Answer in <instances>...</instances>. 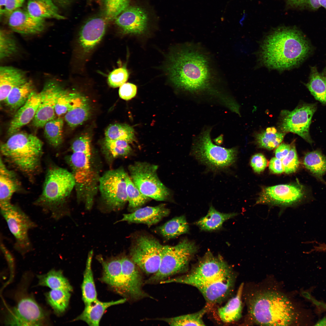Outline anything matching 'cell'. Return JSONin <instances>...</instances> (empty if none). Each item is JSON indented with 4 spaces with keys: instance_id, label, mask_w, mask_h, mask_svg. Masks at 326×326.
<instances>
[{
    "instance_id": "6da1fadb",
    "label": "cell",
    "mask_w": 326,
    "mask_h": 326,
    "mask_svg": "<svg viewBox=\"0 0 326 326\" xmlns=\"http://www.w3.org/2000/svg\"><path fill=\"white\" fill-rule=\"evenodd\" d=\"M311 46L295 27H282L271 32L262 45L261 58L266 66L278 69L295 67L308 55Z\"/></svg>"
},
{
    "instance_id": "7a4b0ae2",
    "label": "cell",
    "mask_w": 326,
    "mask_h": 326,
    "mask_svg": "<svg viewBox=\"0 0 326 326\" xmlns=\"http://www.w3.org/2000/svg\"><path fill=\"white\" fill-rule=\"evenodd\" d=\"M166 70L170 79L177 87L197 91L208 85L211 73L208 61L200 52L184 48L169 57Z\"/></svg>"
},
{
    "instance_id": "3957f363",
    "label": "cell",
    "mask_w": 326,
    "mask_h": 326,
    "mask_svg": "<svg viewBox=\"0 0 326 326\" xmlns=\"http://www.w3.org/2000/svg\"><path fill=\"white\" fill-rule=\"evenodd\" d=\"M248 307L252 319L260 325H289L297 318L291 302L278 291L266 290L251 294L248 298Z\"/></svg>"
},
{
    "instance_id": "277c9868",
    "label": "cell",
    "mask_w": 326,
    "mask_h": 326,
    "mask_svg": "<svg viewBox=\"0 0 326 326\" xmlns=\"http://www.w3.org/2000/svg\"><path fill=\"white\" fill-rule=\"evenodd\" d=\"M72 153L68 157L75 181L78 200L85 203V207L90 209L97 189L99 179L93 168L91 140L89 135L79 137L72 142Z\"/></svg>"
},
{
    "instance_id": "5b68a950",
    "label": "cell",
    "mask_w": 326,
    "mask_h": 326,
    "mask_svg": "<svg viewBox=\"0 0 326 326\" xmlns=\"http://www.w3.org/2000/svg\"><path fill=\"white\" fill-rule=\"evenodd\" d=\"M43 145V142L36 136L18 132L1 144L0 151L11 165L32 178L40 169Z\"/></svg>"
},
{
    "instance_id": "8992f818",
    "label": "cell",
    "mask_w": 326,
    "mask_h": 326,
    "mask_svg": "<svg viewBox=\"0 0 326 326\" xmlns=\"http://www.w3.org/2000/svg\"><path fill=\"white\" fill-rule=\"evenodd\" d=\"M75 186L72 172L51 164L47 169L42 192L34 204L59 220L66 213L64 205Z\"/></svg>"
},
{
    "instance_id": "52a82bcc",
    "label": "cell",
    "mask_w": 326,
    "mask_h": 326,
    "mask_svg": "<svg viewBox=\"0 0 326 326\" xmlns=\"http://www.w3.org/2000/svg\"><path fill=\"white\" fill-rule=\"evenodd\" d=\"M235 274L232 268L219 255L208 251L186 274L168 278L161 284L177 283L198 287L214 283Z\"/></svg>"
},
{
    "instance_id": "ba28073f",
    "label": "cell",
    "mask_w": 326,
    "mask_h": 326,
    "mask_svg": "<svg viewBox=\"0 0 326 326\" xmlns=\"http://www.w3.org/2000/svg\"><path fill=\"white\" fill-rule=\"evenodd\" d=\"M197 250L196 244L187 239L174 246H163L159 269L146 280V283H160L173 275L186 271Z\"/></svg>"
},
{
    "instance_id": "9c48e42d",
    "label": "cell",
    "mask_w": 326,
    "mask_h": 326,
    "mask_svg": "<svg viewBox=\"0 0 326 326\" xmlns=\"http://www.w3.org/2000/svg\"><path fill=\"white\" fill-rule=\"evenodd\" d=\"M235 148L227 149L214 144L210 130L204 131L196 140L191 154L203 164L214 171L226 169L235 162L237 155Z\"/></svg>"
},
{
    "instance_id": "30bf717a",
    "label": "cell",
    "mask_w": 326,
    "mask_h": 326,
    "mask_svg": "<svg viewBox=\"0 0 326 326\" xmlns=\"http://www.w3.org/2000/svg\"><path fill=\"white\" fill-rule=\"evenodd\" d=\"M158 168L157 165L139 161L128 167L131 180L143 194L157 201H165L170 191L158 178Z\"/></svg>"
},
{
    "instance_id": "8fae6325",
    "label": "cell",
    "mask_w": 326,
    "mask_h": 326,
    "mask_svg": "<svg viewBox=\"0 0 326 326\" xmlns=\"http://www.w3.org/2000/svg\"><path fill=\"white\" fill-rule=\"evenodd\" d=\"M1 214L14 237V249L22 255L31 251L32 245L29 231L37 227L36 223L17 205L11 203L0 207Z\"/></svg>"
},
{
    "instance_id": "7c38bea8",
    "label": "cell",
    "mask_w": 326,
    "mask_h": 326,
    "mask_svg": "<svg viewBox=\"0 0 326 326\" xmlns=\"http://www.w3.org/2000/svg\"><path fill=\"white\" fill-rule=\"evenodd\" d=\"M122 168L109 170L100 177L98 188L103 200L110 209L118 210L128 202L126 178Z\"/></svg>"
},
{
    "instance_id": "4fadbf2b",
    "label": "cell",
    "mask_w": 326,
    "mask_h": 326,
    "mask_svg": "<svg viewBox=\"0 0 326 326\" xmlns=\"http://www.w3.org/2000/svg\"><path fill=\"white\" fill-rule=\"evenodd\" d=\"M317 108L316 103H303L292 111L283 110L278 123L280 131L296 134L312 144L313 141L310 134L309 128Z\"/></svg>"
},
{
    "instance_id": "5bb4252c",
    "label": "cell",
    "mask_w": 326,
    "mask_h": 326,
    "mask_svg": "<svg viewBox=\"0 0 326 326\" xmlns=\"http://www.w3.org/2000/svg\"><path fill=\"white\" fill-rule=\"evenodd\" d=\"M163 245L156 239L146 236L139 237L131 250V260L147 274L153 275L161 264Z\"/></svg>"
},
{
    "instance_id": "9a60e30c",
    "label": "cell",
    "mask_w": 326,
    "mask_h": 326,
    "mask_svg": "<svg viewBox=\"0 0 326 326\" xmlns=\"http://www.w3.org/2000/svg\"><path fill=\"white\" fill-rule=\"evenodd\" d=\"M305 196L304 187L299 183L280 184L263 188L256 203L292 205L301 202Z\"/></svg>"
},
{
    "instance_id": "2e32d148",
    "label": "cell",
    "mask_w": 326,
    "mask_h": 326,
    "mask_svg": "<svg viewBox=\"0 0 326 326\" xmlns=\"http://www.w3.org/2000/svg\"><path fill=\"white\" fill-rule=\"evenodd\" d=\"M45 312L32 298L22 297L9 314L7 323L11 325L38 326L45 324Z\"/></svg>"
},
{
    "instance_id": "e0dca14e",
    "label": "cell",
    "mask_w": 326,
    "mask_h": 326,
    "mask_svg": "<svg viewBox=\"0 0 326 326\" xmlns=\"http://www.w3.org/2000/svg\"><path fill=\"white\" fill-rule=\"evenodd\" d=\"M150 19L148 12L144 8L139 5H130L114 21L123 34L138 35L147 31Z\"/></svg>"
},
{
    "instance_id": "ac0fdd59",
    "label": "cell",
    "mask_w": 326,
    "mask_h": 326,
    "mask_svg": "<svg viewBox=\"0 0 326 326\" xmlns=\"http://www.w3.org/2000/svg\"><path fill=\"white\" fill-rule=\"evenodd\" d=\"M63 89L56 80H51L45 83L40 92V102L32 120L34 126L37 128L43 127L47 122L56 117V103Z\"/></svg>"
},
{
    "instance_id": "d6986e66",
    "label": "cell",
    "mask_w": 326,
    "mask_h": 326,
    "mask_svg": "<svg viewBox=\"0 0 326 326\" xmlns=\"http://www.w3.org/2000/svg\"><path fill=\"white\" fill-rule=\"evenodd\" d=\"M108 23L101 14L90 18L83 24L80 31L78 43L83 54L89 53L101 40Z\"/></svg>"
},
{
    "instance_id": "ffe728a7",
    "label": "cell",
    "mask_w": 326,
    "mask_h": 326,
    "mask_svg": "<svg viewBox=\"0 0 326 326\" xmlns=\"http://www.w3.org/2000/svg\"><path fill=\"white\" fill-rule=\"evenodd\" d=\"M8 18L9 28L14 32L22 35L39 34L46 27L45 19L34 17L27 10L20 8L13 11Z\"/></svg>"
},
{
    "instance_id": "44dd1931",
    "label": "cell",
    "mask_w": 326,
    "mask_h": 326,
    "mask_svg": "<svg viewBox=\"0 0 326 326\" xmlns=\"http://www.w3.org/2000/svg\"><path fill=\"white\" fill-rule=\"evenodd\" d=\"M121 259L126 296L135 300L148 297L142 289V278L136 265L126 257Z\"/></svg>"
},
{
    "instance_id": "7402d4cb",
    "label": "cell",
    "mask_w": 326,
    "mask_h": 326,
    "mask_svg": "<svg viewBox=\"0 0 326 326\" xmlns=\"http://www.w3.org/2000/svg\"><path fill=\"white\" fill-rule=\"evenodd\" d=\"M40 100V92L33 91L26 103L16 111L10 122L8 133L10 136L18 132L34 118Z\"/></svg>"
},
{
    "instance_id": "603a6c76",
    "label": "cell",
    "mask_w": 326,
    "mask_h": 326,
    "mask_svg": "<svg viewBox=\"0 0 326 326\" xmlns=\"http://www.w3.org/2000/svg\"><path fill=\"white\" fill-rule=\"evenodd\" d=\"M169 213V209L165 204L155 206H148L139 208L132 213L123 214L119 222L143 223L150 226L159 222L168 215Z\"/></svg>"
},
{
    "instance_id": "cb8c5ba5",
    "label": "cell",
    "mask_w": 326,
    "mask_h": 326,
    "mask_svg": "<svg viewBox=\"0 0 326 326\" xmlns=\"http://www.w3.org/2000/svg\"><path fill=\"white\" fill-rule=\"evenodd\" d=\"M91 107L88 99L84 96L75 93L70 106L65 116V119L71 127L82 124L89 117Z\"/></svg>"
},
{
    "instance_id": "d4e9b609",
    "label": "cell",
    "mask_w": 326,
    "mask_h": 326,
    "mask_svg": "<svg viewBox=\"0 0 326 326\" xmlns=\"http://www.w3.org/2000/svg\"><path fill=\"white\" fill-rule=\"evenodd\" d=\"M20 182L16 174L8 168L1 158L0 161V206L11 203L14 193L20 190Z\"/></svg>"
},
{
    "instance_id": "484cf974",
    "label": "cell",
    "mask_w": 326,
    "mask_h": 326,
    "mask_svg": "<svg viewBox=\"0 0 326 326\" xmlns=\"http://www.w3.org/2000/svg\"><path fill=\"white\" fill-rule=\"evenodd\" d=\"M99 258L103 269L101 281L113 287L118 293L126 296L121 259L112 258L106 261Z\"/></svg>"
},
{
    "instance_id": "4316f807",
    "label": "cell",
    "mask_w": 326,
    "mask_h": 326,
    "mask_svg": "<svg viewBox=\"0 0 326 326\" xmlns=\"http://www.w3.org/2000/svg\"><path fill=\"white\" fill-rule=\"evenodd\" d=\"M28 80L24 72L11 66L0 68V100L4 101L10 91L15 87Z\"/></svg>"
},
{
    "instance_id": "83f0119b",
    "label": "cell",
    "mask_w": 326,
    "mask_h": 326,
    "mask_svg": "<svg viewBox=\"0 0 326 326\" xmlns=\"http://www.w3.org/2000/svg\"><path fill=\"white\" fill-rule=\"evenodd\" d=\"M125 299L109 302H102L98 299L91 305L85 306L82 313L74 319L75 321H84L89 325L98 326L106 310L113 305L124 303Z\"/></svg>"
},
{
    "instance_id": "f1b7e54d",
    "label": "cell",
    "mask_w": 326,
    "mask_h": 326,
    "mask_svg": "<svg viewBox=\"0 0 326 326\" xmlns=\"http://www.w3.org/2000/svg\"><path fill=\"white\" fill-rule=\"evenodd\" d=\"M32 16L39 18L63 20L58 5L53 0H28L27 10Z\"/></svg>"
},
{
    "instance_id": "f546056e",
    "label": "cell",
    "mask_w": 326,
    "mask_h": 326,
    "mask_svg": "<svg viewBox=\"0 0 326 326\" xmlns=\"http://www.w3.org/2000/svg\"><path fill=\"white\" fill-rule=\"evenodd\" d=\"M244 284L239 286L235 295L231 299L223 306L218 309L220 319L225 323H229L238 320L241 318L242 305L241 300Z\"/></svg>"
},
{
    "instance_id": "4dcf8cb0",
    "label": "cell",
    "mask_w": 326,
    "mask_h": 326,
    "mask_svg": "<svg viewBox=\"0 0 326 326\" xmlns=\"http://www.w3.org/2000/svg\"><path fill=\"white\" fill-rule=\"evenodd\" d=\"M306 86L316 100L326 105V66L321 72L315 67H312Z\"/></svg>"
},
{
    "instance_id": "1f68e13d",
    "label": "cell",
    "mask_w": 326,
    "mask_h": 326,
    "mask_svg": "<svg viewBox=\"0 0 326 326\" xmlns=\"http://www.w3.org/2000/svg\"><path fill=\"white\" fill-rule=\"evenodd\" d=\"M34 90L33 83L28 80L13 88L4 101L10 110L17 111L26 103Z\"/></svg>"
},
{
    "instance_id": "d6a6232c",
    "label": "cell",
    "mask_w": 326,
    "mask_h": 326,
    "mask_svg": "<svg viewBox=\"0 0 326 326\" xmlns=\"http://www.w3.org/2000/svg\"><path fill=\"white\" fill-rule=\"evenodd\" d=\"M93 254L92 250L88 254L82 286V299L85 306L90 305L97 300L91 268Z\"/></svg>"
},
{
    "instance_id": "836d02e7",
    "label": "cell",
    "mask_w": 326,
    "mask_h": 326,
    "mask_svg": "<svg viewBox=\"0 0 326 326\" xmlns=\"http://www.w3.org/2000/svg\"><path fill=\"white\" fill-rule=\"evenodd\" d=\"M237 214L235 213H224L217 211L211 206L206 216L200 218L196 224L201 229L212 231L219 229L225 221L234 217Z\"/></svg>"
},
{
    "instance_id": "e575fe53",
    "label": "cell",
    "mask_w": 326,
    "mask_h": 326,
    "mask_svg": "<svg viewBox=\"0 0 326 326\" xmlns=\"http://www.w3.org/2000/svg\"><path fill=\"white\" fill-rule=\"evenodd\" d=\"M303 164L314 176L326 184L322 177L326 173V157L320 151L307 152L304 156Z\"/></svg>"
},
{
    "instance_id": "d590c367",
    "label": "cell",
    "mask_w": 326,
    "mask_h": 326,
    "mask_svg": "<svg viewBox=\"0 0 326 326\" xmlns=\"http://www.w3.org/2000/svg\"><path fill=\"white\" fill-rule=\"evenodd\" d=\"M39 284L51 289H62L70 292L72 288L61 271L52 270L47 273L38 276Z\"/></svg>"
},
{
    "instance_id": "8d00e7d4",
    "label": "cell",
    "mask_w": 326,
    "mask_h": 326,
    "mask_svg": "<svg viewBox=\"0 0 326 326\" xmlns=\"http://www.w3.org/2000/svg\"><path fill=\"white\" fill-rule=\"evenodd\" d=\"M285 134L273 127H270L257 134L255 140L259 147L271 150L281 144Z\"/></svg>"
},
{
    "instance_id": "74e56055",
    "label": "cell",
    "mask_w": 326,
    "mask_h": 326,
    "mask_svg": "<svg viewBox=\"0 0 326 326\" xmlns=\"http://www.w3.org/2000/svg\"><path fill=\"white\" fill-rule=\"evenodd\" d=\"M210 307V305L207 304L200 311L192 314L158 319L166 322L171 326H204L205 324L203 318Z\"/></svg>"
},
{
    "instance_id": "f35d334b",
    "label": "cell",
    "mask_w": 326,
    "mask_h": 326,
    "mask_svg": "<svg viewBox=\"0 0 326 326\" xmlns=\"http://www.w3.org/2000/svg\"><path fill=\"white\" fill-rule=\"evenodd\" d=\"M162 235L169 239L186 233L189 226L184 216L173 218L161 226L159 229Z\"/></svg>"
},
{
    "instance_id": "ab89813d",
    "label": "cell",
    "mask_w": 326,
    "mask_h": 326,
    "mask_svg": "<svg viewBox=\"0 0 326 326\" xmlns=\"http://www.w3.org/2000/svg\"><path fill=\"white\" fill-rule=\"evenodd\" d=\"M63 123L62 118L55 117L47 122L44 126L45 138L49 144L55 148L59 147L62 143Z\"/></svg>"
},
{
    "instance_id": "60d3db41",
    "label": "cell",
    "mask_w": 326,
    "mask_h": 326,
    "mask_svg": "<svg viewBox=\"0 0 326 326\" xmlns=\"http://www.w3.org/2000/svg\"><path fill=\"white\" fill-rule=\"evenodd\" d=\"M126 141L114 140L105 138L103 148L106 155L111 159L125 157L130 152L131 148Z\"/></svg>"
},
{
    "instance_id": "b9f144b4",
    "label": "cell",
    "mask_w": 326,
    "mask_h": 326,
    "mask_svg": "<svg viewBox=\"0 0 326 326\" xmlns=\"http://www.w3.org/2000/svg\"><path fill=\"white\" fill-rule=\"evenodd\" d=\"M105 138L114 140H122L128 143L135 140L133 128L125 123H116L110 125L105 131Z\"/></svg>"
},
{
    "instance_id": "7bdbcfd3",
    "label": "cell",
    "mask_w": 326,
    "mask_h": 326,
    "mask_svg": "<svg viewBox=\"0 0 326 326\" xmlns=\"http://www.w3.org/2000/svg\"><path fill=\"white\" fill-rule=\"evenodd\" d=\"M47 301L57 314H61L67 308L70 297V292L62 289H51L46 295Z\"/></svg>"
},
{
    "instance_id": "ee69618b",
    "label": "cell",
    "mask_w": 326,
    "mask_h": 326,
    "mask_svg": "<svg viewBox=\"0 0 326 326\" xmlns=\"http://www.w3.org/2000/svg\"><path fill=\"white\" fill-rule=\"evenodd\" d=\"M131 0H101L102 15L108 22L130 5Z\"/></svg>"
},
{
    "instance_id": "f6af8a7d",
    "label": "cell",
    "mask_w": 326,
    "mask_h": 326,
    "mask_svg": "<svg viewBox=\"0 0 326 326\" xmlns=\"http://www.w3.org/2000/svg\"><path fill=\"white\" fill-rule=\"evenodd\" d=\"M126 181L128 202L130 208L133 209L139 207L149 200L150 198L140 191L128 175Z\"/></svg>"
},
{
    "instance_id": "bcb514c9",
    "label": "cell",
    "mask_w": 326,
    "mask_h": 326,
    "mask_svg": "<svg viewBox=\"0 0 326 326\" xmlns=\"http://www.w3.org/2000/svg\"><path fill=\"white\" fill-rule=\"evenodd\" d=\"M15 39L10 34L1 30L0 32V59L3 60L14 55L18 52Z\"/></svg>"
},
{
    "instance_id": "7dc6e473",
    "label": "cell",
    "mask_w": 326,
    "mask_h": 326,
    "mask_svg": "<svg viewBox=\"0 0 326 326\" xmlns=\"http://www.w3.org/2000/svg\"><path fill=\"white\" fill-rule=\"evenodd\" d=\"M284 171L290 174L296 172L298 169L299 162L294 142L291 144L288 155L282 160Z\"/></svg>"
},
{
    "instance_id": "c3c4849f",
    "label": "cell",
    "mask_w": 326,
    "mask_h": 326,
    "mask_svg": "<svg viewBox=\"0 0 326 326\" xmlns=\"http://www.w3.org/2000/svg\"><path fill=\"white\" fill-rule=\"evenodd\" d=\"M75 93L70 92L64 89L60 93L55 107L56 114L59 116L67 112Z\"/></svg>"
},
{
    "instance_id": "681fc988",
    "label": "cell",
    "mask_w": 326,
    "mask_h": 326,
    "mask_svg": "<svg viewBox=\"0 0 326 326\" xmlns=\"http://www.w3.org/2000/svg\"><path fill=\"white\" fill-rule=\"evenodd\" d=\"M287 8L311 11L317 10L321 6L318 0H283Z\"/></svg>"
},
{
    "instance_id": "f907efd6",
    "label": "cell",
    "mask_w": 326,
    "mask_h": 326,
    "mask_svg": "<svg viewBox=\"0 0 326 326\" xmlns=\"http://www.w3.org/2000/svg\"><path fill=\"white\" fill-rule=\"evenodd\" d=\"M129 73L125 67H122L114 69L109 74L107 81L109 85L115 88L120 87L127 81Z\"/></svg>"
},
{
    "instance_id": "816d5d0a",
    "label": "cell",
    "mask_w": 326,
    "mask_h": 326,
    "mask_svg": "<svg viewBox=\"0 0 326 326\" xmlns=\"http://www.w3.org/2000/svg\"><path fill=\"white\" fill-rule=\"evenodd\" d=\"M267 160L261 153L253 155L251 160V165L254 171L258 173L263 171L267 165Z\"/></svg>"
},
{
    "instance_id": "f5cc1de1",
    "label": "cell",
    "mask_w": 326,
    "mask_h": 326,
    "mask_svg": "<svg viewBox=\"0 0 326 326\" xmlns=\"http://www.w3.org/2000/svg\"><path fill=\"white\" fill-rule=\"evenodd\" d=\"M137 89V87L134 84L130 83H125L120 87L119 95L122 99L129 100L135 97Z\"/></svg>"
},
{
    "instance_id": "db71d44e",
    "label": "cell",
    "mask_w": 326,
    "mask_h": 326,
    "mask_svg": "<svg viewBox=\"0 0 326 326\" xmlns=\"http://www.w3.org/2000/svg\"><path fill=\"white\" fill-rule=\"evenodd\" d=\"M26 0H6L4 14L7 17L15 10L20 8Z\"/></svg>"
},
{
    "instance_id": "11a10c76",
    "label": "cell",
    "mask_w": 326,
    "mask_h": 326,
    "mask_svg": "<svg viewBox=\"0 0 326 326\" xmlns=\"http://www.w3.org/2000/svg\"><path fill=\"white\" fill-rule=\"evenodd\" d=\"M269 167L270 170L274 174H280L284 171L282 160L276 157L271 159Z\"/></svg>"
},
{
    "instance_id": "9f6ffc18",
    "label": "cell",
    "mask_w": 326,
    "mask_h": 326,
    "mask_svg": "<svg viewBox=\"0 0 326 326\" xmlns=\"http://www.w3.org/2000/svg\"><path fill=\"white\" fill-rule=\"evenodd\" d=\"M291 144L282 143L275 150V155L277 158L282 160L288 154L291 148Z\"/></svg>"
},
{
    "instance_id": "6f0895ef",
    "label": "cell",
    "mask_w": 326,
    "mask_h": 326,
    "mask_svg": "<svg viewBox=\"0 0 326 326\" xmlns=\"http://www.w3.org/2000/svg\"><path fill=\"white\" fill-rule=\"evenodd\" d=\"M56 4L62 7L69 6L72 2V0H53Z\"/></svg>"
},
{
    "instance_id": "680465c9",
    "label": "cell",
    "mask_w": 326,
    "mask_h": 326,
    "mask_svg": "<svg viewBox=\"0 0 326 326\" xmlns=\"http://www.w3.org/2000/svg\"><path fill=\"white\" fill-rule=\"evenodd\" d=\"M6 3V0H0V17L4 14Z\"/></svg>"
},
{
    "instance_id": "91938a15",
    "label": "cell",
    "mask_w": 326,
    "mask_h": 326,
    "mask_svg": "<svg viewBox=\"0 0 326 326\" xmlns=\"http://www.w3.org/2000/svg\"><path fill=\"white\" fill-rule=\"evenodd\" d=\"M321 6L323 7L326 11V0H318Z\"/></svg>"
}]
</instances>
